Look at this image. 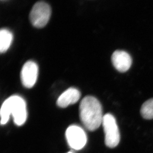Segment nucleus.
Wrapping results in <instances>:
<instances>
[{
  "label": "nucleus",
  "mask_w": 153,
  "mask_h": 153,
  "mask_svg": "<svg viewBox=\"0 0 153 153\" xmlns=\"http://www.w3.org/2000/svg\"><path fill=\"white\" fill-rule=\"evenodd\" d=\"M80 118L86 128L93 131L102 124V107L100 101L92 96H86L79 106Z\"/></svg>",
  "instance_id": "f257e3e1"
},
{
  "label": "nucleus",
  "mask_w": 153,
  "mask_h": 153,
  "mask_svg": "<svg viewBox=\"0 0 153 153\" xmlns=\"http://www.w3.org/2000/svg\"><path fill=\"white\" fill-rule=\"evenodd\" d=\"M0 115L1 125L6 124L12 115L15 124L17 126L22 125L27 116L26 103L20 96L12 95L3 103Z\"/></svg>",
  "instance_id": "f03ea898"
},
{
  "label": "nucleus",
  "mask_w": 153,
  "mask_h": 153,
  "mask_svg": "<svg viewBox=\"0 0 153 153\" xmlns=\"http://www.w3.org/2000/svg\"><path fill=\"white\" fill-rule=\"evenodd\" d=\"M102 127L105 133V143L110 148H114L120 142V133L117 121L112 114L108 113L104 116Z\"/></svg>",
  "instance_id": "7ed1b4c3"
},
{
  "label": "nucleus",
  "mask_w": 153,
  "mask_h": 153,
  "mask_svg": "<svg viewBox=\"0 0 153 153\" xmlns=\"http://www.w3.org/2000/svg\"><path fill=\"white\" fill-rule=\"evenodd\" d=\"M51 7L44 2H38L32 7L29 20L35 28H41L46 26L51 17Z\"/></svg>",
  "instance_id": "20e7f679"
},
{
  "label": "nucleus",
  "mask_w": 153,
  "mask_h": 153,
  "mask_svg": "<svg viewBox=\"0 0 153 153\" xmlns=\"http://www.w3.org/2000/svg\"><path fill=\"white\" fill-rule=\"evenodd\" d=\"M67 142L71 148L79 150L84 147L87 143V136L84 130L77 125H71L65 132Z\"/></svg>",
  "instance_id": "39448f33"
},
{
  "label": "nucleus",
  "mask_w": 153,
  "mask_h": 153,
  "mask_svg": "<svg viewBox=\"0 0 153 153\" xmlns=\"http://www.w3.org/2000/svg\"><path fill=\"white\" fill-rule=\"evenodd\" d=\"M38 74V67L32 61L26 62L22 68L20 78L22 84L26 88H31L36 83Z\"/></svg>",
  "instance_id": "423d86ee"
},
{
  "label": "nucleus",
  "mask_w": 153,
  "mask_h": 153,
  "mask_svg": "<svg viewBox=\"0 0 153 153\" xmlns=\"http://www.w3.org/2000/svg\"><path fill=\"white\" fill-rule=\"evenodd\" d=\"M111 62L117 71L124 73L131 66L132 60L127 52L123 50H116L111 56Z\"/></svg>",
  "instance_id": "0eeeda50"
},
{
  "label": "nucleus",
  "mask_w": 153,
  "mask_h": 153,
  "mask_svg": "<svg viewBox=\"0 0 153 153\" xmlns=\"http://www.w3.org/2000/svg\"><path fill=\"white\" fill-rule=\"evenodd\" d=\"M81 97V93L77 89L71 88L66 90L61 94L56 101L59 107L65 108L69 105L76 103Z\"/></svg>",
  "instance_id": "6e6552de"
},
{
  "label": "nucleus",
  "mask_w": 153,
  "mask_h": 153,
  "mask_svg": "<svg viewBox=\"0 0 153 153\" xmlns=\"http://www.w3.org/2000/svg\"><path fill=\"white\" fill-rule=\"evenodd\" d=\"M13 35L8 29H1L0 32V51L1 53L6 52L12 44Z\"/></svg>",
  "instance_id": "1a4fd4ad"
},
{
  "label": "nucleus",
  "mask_w": 153,
  "mask_h": 153,
  "mask_svg": "<svg viewBox=\"0 0 153 153\" xmlns=\"http://www.w3.org/2000/svg\"><path fill=\"white\" fill-rule=\"evenodd\" d=\"M140 112L143 118L148 120L153 119V98L148 100L142 104Z\"/></svg>",
  "instance_id": "9d476101"
},
{
  "label": "nucleus",
  "mask_w": 153,
  "mask_h": 153,
  "mask_svg": "<svg viewBox=\"0 0 153 153\" xmlns=\"http://www.w3.org/2000/svg\"><path fill=\"white\" fill-rule=\"evenodd\" d=\"M73 153V152H68V153Z\"/></svg>",
  "instance_id": "9b49d317"
}]
</instances>
